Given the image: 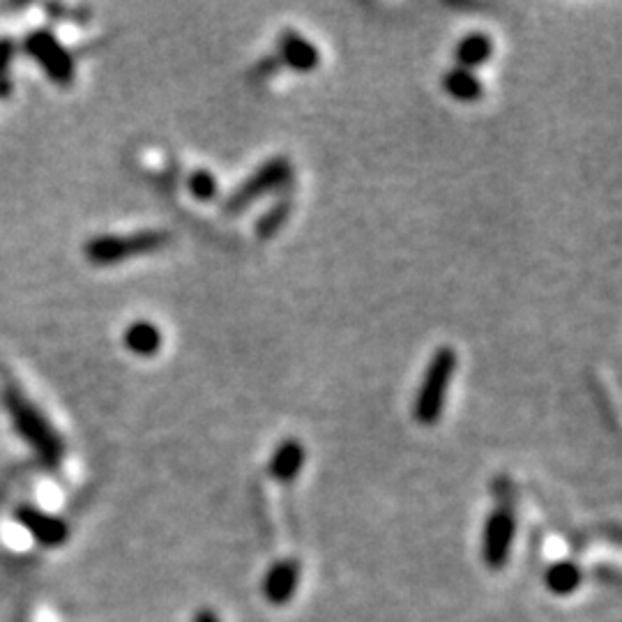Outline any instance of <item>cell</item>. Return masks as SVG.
I'll list each match as a JSON object with an SVG mask.
<instances>
[{"label": "cell", "mask_w": 622, "mask_h": 622, "mask_svg": "<svg viewBox=\"0 0 622 622\" xmlns=\"http://www.w3.org/2000/svg\"><path fill=\"white\" fill-rule=\"evenodd\" d=\"M459 367V355L450 346L436 348L431 360L424 369L422 383L417 388L413 401V417L422 427H431L441 420L445 413L447 392H450V383Z\"/></svg>", "instance_id": "cell-1"}, {"label": "cell", "mask_w": 622, "mask_h": 622, "mask_svg": "<svg viewBox=\"0 0 622 622\" xmlns=\"http://www.w3.org/2000/svg\"><path fill=\"white\" fill-rule=\"evenodd\" d=\"M5 406L7 413L12 415L14 429L19 431V436L33 447L44 464L49 468H58L65 457V445L40 408L30 404L24 394H19L17 390L5 392Z\"/></svg>", "instance_id": "cell-2"}, {"label": "cell", "mask_w": 622, "mask_h": 622, "mask_svg": "<svg viewBox=\"0 0 622 622\" xmlns=\"http://www.w3.org/2000/svg\"><path fill=\"white\" fill-rule=\"evenodd\" d=\"M173 235L162 229H146L127 235H97L83 247V256L93 265H118L130 261L134 256L155 254L159 249L169 247Z\"/></svg>", "instance_id": "cell-3"}, {"label": "cell", "mask_w": 622, "mask_h": 622, "mask_svg": "<svg viewBox=\"0 0 622 622\" xmlns=\"http://www.w3.org/2000/svg\"><path fill=\"white\" fill-rule=\"evenodd\" d=\"M288 182H293V164L291 159L284 155L270 157L256 169L252 176L240 182L233 192L226 196L224 212L226 215H240L249 206H254L256 201L263 199L272 192L288 187Z\"/></svg>", "instance_id": "cell-4"}, {"label": "cell", "mask_w": 622, "mask_h": 622, "mask_svg": "<svg viewBox=\"0 0 622 622\" xmlns=\"http://www.w3.org/2000/svg\"><path fill=\"white\" fill-rule=\"evenodd\" d=\"M517 537V512L510 500H503L489 512L482 533V560L489 570H503Z\"/></svg>", "instance_id": "cell-5"}, {"label": "cell", "mask_w": 622, "mask_h": 622, "mask_svg": "<svg viewBox=\"0 0 622 622\" xmlns=\"http://www.w3.org/2000/svg\"><path fill=\"white\" fill-rule=\"evenodd\" d=\"M24 51L37 65L42 67L44 74L58 86H72L77 65H74L72 53L63 47V42L47 28L33 30L26 35Z\"/></svg>", "instance_id": "cell-6"}, {"label": "cell", "mask_w": 622, "mask_h": 622, "mask_svg": "<svg viewBox=\"0 0 622 622\" xmlns=\"http://www.w3.org/2000/svg\"><path fill=\"white\" fill-rule=\"evenodd\" d=\"M14 519L28 530L30 537H33L37 544L47 546V549L63 546L67 542V537H70V528H67V523L63 519L56 517V514L37 510L33 505H19L17 510H14Z\"/></svg>", "instance_id": "cell-7"}, {"label": "cell", "mask_w": 622, "mask_h": 622, "mask_svg": "<svg viewBox=\"0 0 622 622\" xmlns=\"http://www.w3.org/2000/svg\"><path fill=\"white\" fill-rule=\"evenodd\" d=\"M277 60L293 72H314L321 65V51L298 30H284L277 40Z\"/></svg>", "instance_id": "cell-8"}, {"label": "cell", "mask_w": 622, "mask_h": 622, "mask_svg": "<svg viewBox=\"0 0 622 622\" xmlns=\"http://www.w3.org/2000/svg\"><path fill=\"white\" fill-rule=\"evenodd\" d=\"M300 583V563L293 558L279 560L263 576V597L270 604L284 606L295 597Z\"/></svg>", "instance_id": "cell-9"}, {"label": "cell", "mask_w": 622, "mask_h": 622, "mask_svg": "<svg viewBox=\"0 0 622 622\" xmlns=\"http://www.w3.org/2000/svg\"><path fill=\"white\" fill-rule=\"evenodd\" d=\"M307 461V450L298 438H286L277 445V450L272 452L268 461V473L279 484H293L298 480Z\"/></svg>", "instance_id": "cell-10"}, {"label": "cell", "mask_w": 622, "mask_h": 622, "mask_svg": "<svg viewBox=\"0 0 622 622\" xmlns=\"http://www.w3.org/2000/svg\"><path fill=\"white\" fill-rule=\"evenodd\" d=\"M123 344L136 358H155L164 344V335L153 321H134L125 330Z\"/></svg>", "instance_id": "cell-11"}, {"label": "cell", "mask_w": 622, "mask_h": 622, "mask_svg": "<svg viewBox=\"0 0 622 622\" xmlns=\"http://www.w3.org/2000/svg\"><path fill=\"white\" fill-rule=\"evenodd\" d=\"M493 56V40L482 33V30H475V33H468L461 37L454 47V63L457 67H464V70H477V67L487 63Z\"/></svg>", "instance_id": "cell-12"}, {"label": "cell", "mask_w": 622, "mask_h": 622, "mask_svg": "<svg viewBox=\"0 0 622 622\" xmlns=\"http://www.w3.org/2000/svg\"><path fill=\"white\" fill-rule=\"evenodd\" d=\"M583 583V572L574 560H558L546 567L544 572V586L551 595L556 597H570Z\"/></svg>", "instance_id": "cell-13"}, {"label": "cell", "mask_w": 622, "mask_h": 622, "mask_svg": "<svg viewBox=\"0 0 622 622\" xmlns=\"http://www.w3.org/2000/svg\"><path fill=\"white\" fill-rule=\"evenodd\" d=\"M443 88L452 100L464 102V104L482 100V95H484V83L480 81V77H477L475 72L464 70V67H457V65L445 72Z\"/></svg>", "instance_id": "cell-14"}, {"label": "cell", "mask_w": 622, "mask_h": 622, "mask_svg": "<svg viewBox=\"0 0 622 622\" xmlns=\"http://www.w3.org/2000/svg\"><path fill=\"white\" fill-rule=\"evenodd\" d=\"M291 212H293V199L277 201L275 206L265 210L259 217V222H256V229H254L256 235H259L261 240L275 238V235L284 229V224L288 222V217H291Z\"/></svg>", "instance_id": "cell-15"}, {"label": "cell", "mask_w": 622, "mask_h": 622, "mask_svg": "<svg viewBox=\"0 0 622 622\" xmlns=\"http://www.w3.org/2000/svg\"><path fill=\"white\" fill-rule=\"evenodd\" d=\"M187 189H189V194L194 196V199L208 203V201L217 199L219 182H217L215 173H212V171L199 169V171H194L192 176L187 178Z\"/></svg>", "instance_id": "cell-16"}, {"label": "cell", "mask_w": 622, "mask_h": 622, "mask_svg": "<svg viewBox=\"0 0 622 622\" xmlns=\"http://www.w3.org/2000/svg\"><path fill=\"white\" fill-rule=\"evenodd\" d=\"M14 56H17V44L7 40V37H0V79L7 77Z\"/></svg>", "instance_id": "cell-17"}, {"label": "cell", "mask_w": 622, "mask_h": 622, "mask_svg": "<svg viewBox=\"0 0 622 622\" xmlns=\"http://www.w3.org/2000/svg\"><path fill=\"white\" fill-rule=\"evenodd\" d=\"M277 67H279L277 56H268V58H263L261 63L254 67V74H256V77H270V74L275 72Z\"/></svg>", "instance_id": "cell-18"}, {"label": "cell", "mask_w": 622, "mask_h": 622, "mask_svg": "<svg viewBox=\"0 0 622 622\" xmlns=\"http://www.w3.org/2000/svg\"><path fill=\"white\" fill-rule=\"evenodd\" d=\"M192 622H222V620H219V616L212 609H199L194 613Z\"/></svg>", "instance_id": "cell-19"}]
</instances>
